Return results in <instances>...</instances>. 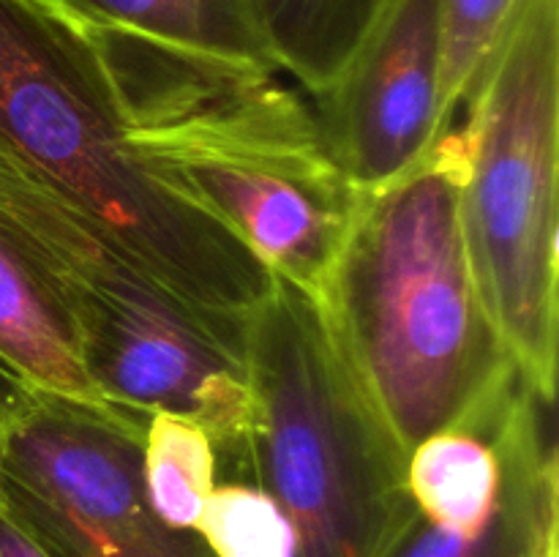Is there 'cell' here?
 I'll use <instances>...</instances> for the list:
<instances>
[{
  "label": "cell",
  "mask_w": 559,
  "mask_h": 557,
  "mask_svg": "<svg viewBox=\"0 0 559 557\" xmlns=\"http://www.w3.org/2000/svg\"><path fill=\"white\" fill-rule=\"evenodd\" d=\"M464 140L448 126L409 173L360 194L317 300L349 371L409 457L513 375L462 227Z\"/></svg>",
  "instance_id": "2"
},
{
  "label": "cell",
  "mask_w": 559,
  "mask_h": 557,
  "mask_svg": "<svg viewBox=\"0 0 559 557\" xmlns=\"http://www.w3.org/2000/svg\"><path fill=\"white\" fill-rule=\"evenodd\" d=\"M519 5L522 0H440V134L462 109L480 66L489 58Z\"/></svg>",
  "instance_id": "16"
},
{
  "label": "cell",
  "mask_w": 559,
  "mask_h": 557,
  "mask_svg": "<svg viewBox=\"0 0 559 557\" xmlns=\"http://www.w3.org/2000/svg\"><path fill=\"white\" fill-rule=\"evenodd\" d=\"M451 123L475 282L519 375L555 404L559 0H522Z\"/></svg>",
  "instance_id": "6"
},
{
  "label": "cell",
  "mask_w": 559,
  "mask_h": 557,
  "mask_svg": "<svg viewBox=\"0 0 559 557\" xmlns=\"http://www.w3.org/2000/svg\"><path fill=\"white\" fill-rule=\"evenodd\" d=\"M31 388V382L14 369L5 358H0V435H3V426L9 424L11 413L20 404L22 393Z\"/></svg>",
  "instance_id": "18"
},
{
  "label": "cell",
  "mask_w": 559,
  "mask_h": 557,
  "mask_svg": "<svg viewBox=\"0 0 559 557\" xmlns=\"http://www.w3.org/2000/svg\"><path fill=\"white\" fill-rule=\"evenodd\" d=\"M519 371L467 420L426 437L407 457V489L418 511L442 528L475 533L495 513L502 491L497 424Z\"/></svg>",
  "instance_id": "11"
},
{
  "label": "cell",
  "mask_w": 559,
  "mask_h": 557,
  "mask_svg": "<svg viewBox=\"0 0 559 557\" xmlns=\"http://www.w3.org/2000/svg\"><path fill=\"white\" fill-rule=\"evenodd\" d=\"M194 533L213 557H295V530L287 513L249 481L213 486Z\"/></svg>",
  "instance_id": "15"
},
{
  "label": "cell",
  "mask_w": 559,
  "mask_h": 557,
  "mask_svg": "<svg viewBox=\"0 0 559 557\" xmlns=\"http://www.w3.org/2000/svg\"><path fill=\"white\" fill-rule=\"evenodd\" d=\"M0 358L31 386L107 404L82 369L69 317L27 246L0 216Z\"/></svg>",
  "instance_id": "10"
},
{
  "label": "cell",
  "mask_w": 559,
  "mask_h": 557,
  "mask_svg": "<svg viewBox=\"0 0 559 557\" xmlns=\"http://www.w3.org/2000/svg\"><path fill=\"white\" fill-rule=\"evenodd\" d=\"M0 158L109 229L194 309L246 336L273 273L136 153L96 38L44 0H0Z\"/></svg>",
  "instance_id": "3"
},
{
  "label": "cell",
  "mask_w": 559,
  "mask_h": 557,
  "mask_svg": "<svg viewBox=\"0 0 559 557\" xmlns=\"http://www.w3.org/2000/svg\"><path fill=\"white\" fill-rule=\"evenodd\" d=\"M0 216L47 276L98 396L131 413L197 420L216 448L218 470L251 484L246 336L194 309L109 229L3 158Z\"/></svg>",
  "instance_id": "4"
},
{
  "label": "cell",
  "mask_w": 559,
  "mask_h": 557,
  "mask_svg": "<svg viewBox=\"0 0 559 557\" xmlns=\"http://www.w3.org/2000/svg\"><path fill=\"white\" fill-rule=\"evenodd\" d=\"M142 481L153 511L169 528L194 530L202 502L218 484V457L207 431L183 415H147Z\"/></svg>",
  "instance_id": "14"
},
{
  "label": "cell",
  "mask_w": 559,
  "mask_h": 557,
  "mask_svg": "<svg viewBox=\"0 0 559 557\" xmlns=\"http://www.w3.org/2000/svg\"><path fill=\"white\" fill-rule=\"evenodd\" d=\"M44 3L93 31L131 33L233 63L276 69L257 25L251 0H44Z\"/></svg>",
  "instance_id": "12"
},
{
  "label": "cell",
  "mask_w": 559,
  "mask_h": 557,
  "mask_svg": "<svg viewBox=\"0 0 559 557\" xmlns=\"http://www.w3.org/2000/svg\"><path fill=\"white\" fill-rule=\"evenodd\" d=\"M254 396L251 484L295 530V557H380L415 502L407 453L366 399L322 304L287 278L246 325Z\"/></svg>",
  "instance_id": "5"
},
{
  "label": "cell",
  "mask_w": 559,
  "mask_h": 557,
  "mask_svg": "<svg viewBox=\"0 0 559 557\" xmlns=\"http://www.w3.org/2000/svg\"><path fill=\"white\" fill-rule=\"evenodd\" d=\"M502 491L475 533L442 528L415 511L380 557H559L555 404L519 377L497 424Z\"/></svg>",
  "instance_id": "9"
},
{
  "label": "cell",
  "mask_w": 559,
  "mask_h": 557,
  "mask_svg": "<svg viewBox=\"0 0 559 557\" xmlns=\"http://www.w3.org/2000/svg\"><path fill=\"white\" fill-rule=\"evenodd\" d=\"M393 0H251L278 71L322 96L347 71Z\"/></svg>",
  "instance_id": "13"
},
{
  "label": "cell",
  "mask_w": 559,
  "mask_h": 557,
  "mask_svg": "<svg viewBox=\"0 0 559 557\" xmlns=\"http://www.w3.org/2000/svg\"><path fill=\"white\" fill-rule=\"evenodd\" d=\"M145 420L31 386L0 435V508L52 557H213L147 500Z\"/></svg>",
  "instance_id": "7"
},
{
  "label": "cell",
  "mask_w": 559,
  "mask_h": 557,
  "mask_svg": "<svg viewBox=\"0 0 559 557\" xmlns=\"http://www.w3.org/2000/svg\"><path fill=\"white\" fill-rule=\"evenodd\" d=\"M0 557H52L0 508Z\"/></svg>",
  "instance_id": "17"
},
{
  "label": "cell",
  "mask_w": 559,
  "mask_h": 557,
  "mask_svg": "<svg viewBox=\"0 0 559 557\" xmlns=\"http://www.w3.org/2000/svg\"><path fill=\"white\" fill-rule=\"evenodd\" d=\"M87 31L136 153L267 271L320 298L360 191L333 162L314 109L276 69Z\"/></svg>",
  "instance_id": "1"
},
{
  "label": "cell",
  "mask_w": 559,
  "mask_h": 557,
  "mask_svg": "<svg viewBox=\"0 0 559 557\" xmlns=\"http://www.w3.org/2000/svg\"><path fill=\"white\" fill-rule=\"evenodd\" d=\"M440 0H393L336 85L317 96V123L355 191L402 178L440 137Z\"/></svg>",
  "instance_id": "8"
}]
</instances>
